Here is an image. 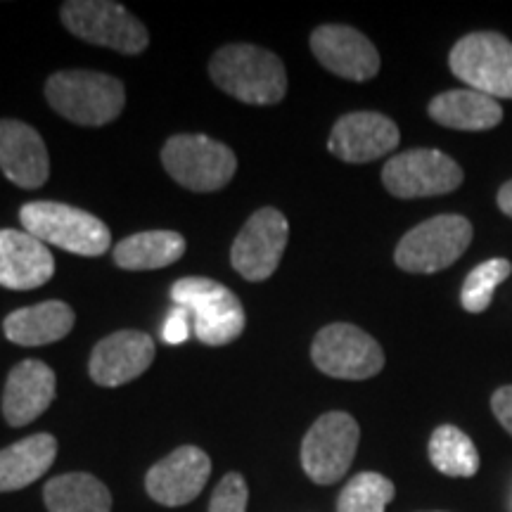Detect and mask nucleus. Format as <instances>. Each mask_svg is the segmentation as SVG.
Listing matches in <instances>:
<instances>
[{
  "label": "nucleus",
  "instance_id": "15",
  "mask_svg": "<svg viewBox=\"0 0 512 512\" xmlns=\"http://www.w3.org/2000/svg\"><path fill=\"white\" fill-rule=\"evenodd\" d=\"M211 475V460L202 448L181 446L152 467L145 477V489L152 501L178 508L202 494Z\"/></svg>",
  "mask_w": 512,
  "mask_h": 512
},
{
  "label": "nucleus",
  "instance_id": "11",
  "mask_svg": "<svg viewBox=\"0 0 512 512\" xmlns=\"http://www.w3.org/2000/svg\"><path fill=\"white\" fill-rule=\"evenodd\" d=\"M384 188L399 200L448 195L463 185V169L439 150H408L389 159L382 169Z\"/></svg>",
  "mask_w": 512,
  "mask_h": 512
},
{
  "label": "nucleus",
  "instance_id": "10",
  "mask_svg": "<svg viewBox=\"0 0 512 512\" xmlns=\"http://www.w3.org/2000/svg\"><path fill=\"white\" fill-rule=\"evenodd\" d=\"M311 358L320 373L337 380H368L384 368L377 339L349 323L325 325L313 339Z\"/></svg>",
  "mask_w": 512,
  "mask_h": 512
},
{
  "label": "nucleus",
  "instance_id": "17",
  "mask_svg": "<svg viewBox=\"0 0 512 512\" xmlns=\"http://www.w3.org/2000/svg\"><path fill=\"white\" fill-rule=\"evenodd\" d=\"M0 171L24 190H36L48 181V147L36 128L17 119L0 121Z\"/></svg>",
  "mask_w": 512,
  "mask_h": 512
},
{
  "label": "nucleus",
  "instance_id": "24",
  "mask_svg": "<svg viewBox=\"0 0 512 512\" xmlns=\"http://www.w3.org/2000/svg\"><path fill=\"white\" fill-rule=\"evenodd\" d=\"M43 498L48 512H112L110 489L86 472H69L50 479Z\"/></svg>",
  "mask_w": 512,
  "mask_h": 512
},
{
  "label": "nucleus",
  "instance_id": "12",
  "mask_svg": "<svg viewBox=\"0 0 512 512\" xmlns=\"http://www.w3.org/2000/svg\"><path fill=\"white\" fill-rule=\"evenodd\" d=\"M290 226L278 209L264 207L245 223L230 249L233 268L249 283H261L278 271L283 259Z\"/></svg>",
  "mask_w": 512,
  "mask_h": 512
},
{
  "label": "nucleus",
  "instance_id": "6",
  "mask_svg": "<svg viewBox=\"0 0 512 512\" xmlns=\"http://www.w3.org/2000/svg\"><path fill=\"white\" fill-rule=\"evenodd\" d=\"M472 242V223L460 214L422 221L403 235L394 261L406 273H439L453 266Z\"/></svg>",
  "mask_w": 512,
  "mask_h": 512
},
{
  "label": "nucleus",
  "instance_id": "4",
  "mask_svg": "<svg viewBox=\"0 0 512 512\" xmlns=\"http://www.w3.org/2000/svg\"><path fill=\"white\" fill-rule=\"evenodd\" d=\"M24 230L41 240L79 256H100L110 247V228L98 216L60 202H31L19 211Z\"/></svg>",
  "mask_w": 512,
  "mask_h": 512
},
{
  "label": "nucleus",
  "instance_id": "28",
  "mask_svg": "<svg viewBox=\"0 0 512 512\" xmlns=\"http://www.w3.org/2000/svg\"><path fill=\"white\" fill-rule=\"evenodd\" d=\"M249 489L240 472H228L214 489L209 512H247Z\"/></svg>",
  "mask_w": 512,
  "mask_h": 512
},
{
  "label": "nucleus",
  "instance_id": "19",
  "mask_svg": "<svg viewBox=\"0 0 512 512\" xmlns=\"http://www.w3.org/2000/svg\"><path fill=\"white\" fill-rule=\"evenodd\" d=\"M55 399V373L43 361L29 358L10 370L3 392V415L12 427H24Z\"/></svg>",
  "mask_w": 512,
  "mask_h": 512
},
{
  "label": "nucleus",
  "instance_id": "13",
  "mask_svg": "<svg viewBox=\"0 0 512 512\" xmlns=\"http://www.w3.org/2000/svg\"><path fill=\"white\" fill-rule=\"evenodd\" d=\"M316 60L347 81H370L380 72V53L358 29L344 24H323L311 34Z\"/></svg>",
  "mask_w": 512,
  "mask_h": 512
},
{
  "label": "nucleus",
  "instance_id": "1",
  "mask_svg": "<svg viewBox=\"0 0 512 512\" xmlns=\"http://www.w3.org/2000/svg\"><path fill=\"white\" fill-rule=\"evenodd\" d=\"M209 74L223 93L247 105H275L287 93L285 64L271 50L233 43L211 57Z\"/></svg>",
  "mask_w": 512,
  "mask_h": 512
},
{
  "label": "nucleus",
  "instance_id": "25",
  "mask_svg": "<svg viewBox=\"0 0 512 512\" xmlns=\"http://www.w3.org/2000/svg\"><path fill=\"white\" fill-rule=\"evenodd\" d=\"M430 460L441 475L470 479L479 472V453L475 441L453 425H441L430 437Z\"/></svg>",
  "mask_w": 512,
  "mask_h": 512
},
{
  "label": "nucleus",
  "instance_id": "31",
  "mask_svg": "<svg viewBox=\"0 0 512 512\" xmlns=\"http://www.w3.org/2000/svg\"><path fill=\"white\" fill-rule=\"evenodd\" d=\"M498 209L512 219V181H508L501 190H498Z\"/></svg>",
  "mask_w": 512,
  "mask_h": 512
},
{
  "label": "nucleus",
  "instance_id": "8",
  "mask_svg": "<svg viewBox=\"0 0 512 512\" xmlns=\"http://www.w3.org/2000/svg\"><path fill=\"white\" fill-rule=\"evenodd\" d=\"M62 24L74 36L93 46L112 48L124 55L143 53L150 43L147 29L112 0H72L62 5Z\"/></svg>",
  "mask_w": 512,
  "mask_h": 512
},
{
  "label": "nucleus",
  "instance_id": "18",
  "mask_svg": "<svg viewBox=\"0 0 512 512\" xmlns=\"http://www.w3.org/2000/svg\"><path fill=\"white\" fill-rule=\"evenodd\" d=\"M55 273L50 249L27 230H0V285L8 290H36Z\"/></svg>",
  "mask_w": 512,
  "mask_h": 512
},
{
  "label": "nucleus",
  "instance_id": "21",
  "mask_svg": "<svg viewBox=\"0 0 512 512\" xmlns=\"http://www.w3.org/2000/svg\"><path fill=\"white\" fill-rule=\"evenodd\" d=\"M430 117L453 131H491L503 121V107L489 95L458 88L430 102Z\"/></svg>",
  "mask_w": 512,
  "mask_h": 512
},
{
  "label": "nucleus",
  "instance_id": "30",
  "mask_svg": "<svg viewBox=\"0 0 512 512\" xmlns=\"http://www.w3.org/2000/svg\"><path fill=\"white\" fill-rule=\"evenodd\" d=\"M491 411H494L496 420L501 422L503 430L512 437V384L496 389V394L491 396Z\"/></svg>",
  "mask_w": 512,
  "mask_h": 512
},
{
  "label": "nucleus",
  "instance_id": "23",
  "mask_svg": "<svg viewBox=\"0 0 512 512\" xmlns=\"http://www.w3.org/2000/svg\"><path fill=\"white\" fill-rule=\"evenodd\" d=\"M183 254L185 240L174 230L136 233L114 247V261L126 271H155V268L176 264Z\"/></svg>",
  "mask_w": 512,
  "mask_h": 512
},
{
  "label": "nucleus",
  "instance_id": "7",
  "mask_svg": "<svg viewBox=\"0 0 512 512\" xmlns=\"http://www.w3.org/2000/svg\"><path fill=\"white\" fill-rule=\"evenodd\" d=\"M162 162L169 176L192 192L226 188L238 169V159L228 145L197 133H181L166 140Z\"/></svg>",
  "mask_w": 512,
  "mask_h": 512
},
{
  "label": "nucleus",
  "instance_id": "9",
  "mask_svg": "<svg viewBox=\"0 0 512 512\" xmlns=\"http://www.w3.org/2000/svg\"><path fill=\"white\" fill-rule=\"evenodd\" d=\"M361 430L344 411H330L313 422L302 441V467L306 477L320 486H330L349 472L358 451Z\"/></svg>",
  "mask_w": 512,
  "mask_h": 512
},
{
  "label": "nucleus",
  "instance_id": "14",
  "mask_svg": "<svg viewBox=\"0 0 512 512\" xmlns=\"http://www.w3.org/2000/svg\"><path fill=\"white\" fill-rule=\"evenodd\" d=\"M399 140V126L384 114L351 112L332 128L328 150L342 162L368 164L396 150Z\"/></svg>",
  "mask_w": 512,
  "mask_h": 512
},
{
  "label": "nucleus",
  "instance_id": "27",
  "mask_svg": "<svg viewBox=\"0 0 512 512\" xmlns=\"http://www.w3.org/2000/svg\"><path fill=\"white\" fill-rule=\"evenodd\" d=\"M512 273V264L508 259H489L472 268L465 278L463 292H460V304L467 313H484L494 302L496 287L508 280Z\"/></svg>",
  "mask_w": 512,
  "mask_h": 512
},
{
  "label": "nucleus",
  "instance_id": "3",
  "mask_svg": "<svg viewBox=\"0 0 512 512\" xmlns=\"http://www.w3.org/2000/svg\"><path fill=\"white\" fill-rule=\"evenodd\" d=\"M171 299L190 313L192 332L202 344L223 347L245 330V309L226 285L209 278H181L171 287Z\"/></svg>",
  "mask_w": 512,
  "mask_h": 512
},
{
  "label": "nucleus",
  "instance_id": "29",
  "mask_svg": "<svg viewBox=\"0 0 512 512\" xmlns=\"http://www.w3.org/2000/svg\"><path fill=\"white\" fill-rule=\"evenodd\" d=\"M192 330V318L190 313L181 309V306H174L169 311V318L164 320V328H162V339L171 347H178V344L188 342Z\"/></svg>",
  "mask_w": 512,
  "mask_h": 512
},
{
  "label": "nucleus",
  "instance_id": "16",
  "mask_svg": "<svg viewBox=\"0 0 512 512\" xmlns=\"http://www.w3.org/2000/svg\"><path fill=\"white\" fill-rule=\"evenodd\" d=\"M155 361V342L138 330H121L105 337L91 356V377L100 387H121L136 380Z\"/></svg>",
  "mask_w": 512,
  "mask_h": 512
},
{
  "label": "nucleus",
  "instance_id": "2",
  "mask_svg": "<svg viewBox=\"0 0 512 512\" xmlns=\"http://www.w3.org/2000/svg\"><path fill=\"white\" fill-rule=\"evenodd\" d=\"M46 98L60 117L79 126H105L124 110V83L117 76L86 69L57 72L46 83Z\"/></svg>",
  "mask_w": 512,
  "mask_h": 512
},
{
  "label": "nucleus",
  "instance_id": "22",
  "mask_svg": "<svg viewBox=\"0 0 512 512\" xmlns=\"http://www.w3.org/2000/svg\"><path fill=\"white\" fill-rule=\"evenodd\" d=\"M57 456L53 434H34L0 451V491H19L50 470Z\"/></svg>",
  "mask_w": 512,
  "mask_h": 512
},
{
  "label": "nucleus",
  "instance_id": "20",
  "mask_svg": "<svg viewBox=\"0 0 512 512\" xmlns=\"http://www.w3.org/2000/svg\"><path fill=\"white\" fill-rule=\"evenodd\" d=\"M74 328V311L64 302H41L27 309L12 311L5 318L3 330L10 342L22 344V347H43L53 344L57 339L67 337Z\"/></svg>",
  "mask_w": 512,
  "mask_h": 512
},
{
  "label": "nucleus",
  "instance_id": "5",
  "mask_svg": "<svg viewBox=\"0 0 512 512\" xmlns=\"http://www.w3.org/2000/svg\"><path fill=\"white\" fill-rule=\"evenodd\" d=\"M448 67L470 91L512 100V43L496 31L467 34L453 46Z\"/></svg>",
  "mask_w": 512,
  "mask_h": 512
},
{
  "label": "nucleus",
  "instance_id": "26",
  "mask_svg": "<svg viewBox=\"0 0 512 512\" xmlns=\"http://www.w3.org/2000/svg\"><path fill=\"white\" fill-rule=\"evenodd\" d=\"M394 484L380 472H361L344 486L337 498V512H384L394 501Z\"/></svg>",
  "mask_w": 512,
  "mask_h": 512
}]
</instances>
